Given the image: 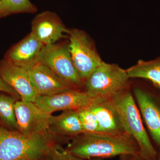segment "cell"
<instances>
[{"label": "cell", "instance_id": "obj_14", "mask_svg": "<svg viewBox=\"0 0 160 160\" xmlns=\"http://www.w3.org/2000/svg\"><path fill=\"white\" fill-rule=\"evenodd\" d=\"M89 108L97 118L98 133L109 135L126 133L113 98L93 101Z\"/></svg>", "mask_w": 160, "mask_h": 160}, {"label": "cell", "instance_id": "obj_17", "mask_svg": "<svg viewBox=\"0 0 160 160\" xmlns=\"http://www.w3.org/2000/svg\"><path fill=\"white\" fill-rule=\"evenodd\" d=\"M18 99L0 92V123L1 126L11 130L18 131L15 112V104Z\"/></svg>", "mask_w": 160, "mask_h": 160}, {"label": "cell", "instance_id": "obj_20", "mask_svg": "<svg viewBox=\"0 0 160 160\" xmlns=\"http://www.w3.org/2000/svg\"><path fill=\"white\" fill-rule=\"evenodd\" d=\"M45 160H85L73 155L64 148L62 144L55 143L50 147L44 158Z\"/></svg>", "mask_w": 160, "mask_h": 160}, {"label": "cell", "instance_id": "obj_26", "mask_svg": "<svg viewBox=\"0 0 160 160\" xmlns=\"http://www.w3.org/2000/svg\"><path fill=\"white\" fill-rule=\"evenodd\" d=\"M0 126H1V123H0Z\"/></svg>", "mask_w": 160, "mask_h": 160}, {"label": "cell", "instance_id": "obj_1", "mask_svg": "<svg viewBox=\"0 0 160 160\" xmlns=\"http://www.w3.org/2000/svg\"><path fill=\"white\" fill-rule=\"evenodd\" d=\"M65 149L85 160L140 154L137 143L126 132L119 135L83 132L72 138Z\"/></svg>", "mask_w": 160, "mask_h": 160}, {"label": "cell", "instance_id": "obj_2", "mask_svg": "<svg viewBox=\"0 0 160 160\" xmlns=\"http://www.w3.org/2000/svg\"><path fill=\"white\" fill-rule=\"evenodd\" d=\"M68 142L49 132L27 136L0 126V160H41L53 144Z\"/></svg>", "mask_w": 160, "mask_h": 160}, {"label": "cell", "instance_id": "obj_12", "mask_svg": "<svg viewBox=\"0 0 160 160\" xmlns=\"http://www.w3.org/2000/svg\"><path fill=\"white\" fill-rule=\"evenodd\" d=\"M28 71L31 82L39 96L52 95L75 89L41 63H37Z\"/></svg>", "mask_w": 160, "mask_h": 160}, {"label": "cell", "instance_id": "obj_22", "mask_svg": "<svg viewBox=\"0 0 160 160\" xmlns=\"http://www.w3.org/2000/svg\"><path fill=\"white\" fill-rule=\"evenodd\" d=\"M120 160H147L144 158L140 154H123L119 156Z\"/></svg>", "mask_w": 160, "mask_h": 160}, {"label": "cell", "instance_id": "obj_11", "mask_svg": "<svg viewBox=\"0 0 160 160\" xmlns=\"http://www.w3.org/2000/svg\"><path fill=\"white\" fill-rule=\"evenodd\" d=\"M44 45L30 32L7 52L4 59L29 71L39 62Z\"/></svg>", "mask_w": 160, "mask_h": 160}, {"label": "cell", "instance_id": "obj_9", "mask_svg": "<svg viewBox=\"0 0 160 160\" xmlns=\"http://www.w3.org/2000/svg\"><path fill=\"white\" fill-rule=\"evenodd\" d=\"M69 31L61 18L52 12H41L32 21L31 32L44 46L58 42L68 36Z\"/></svg>", "mask_w": 160, "mask_h": 160}, {"label": "cell", "instance_id": "obj_19", "mask_svg": "<svg viewBox=\"0 0 160 160\" xmlns=\"http://www.w3.org/2000/svg\"><path fill=\"white\" fill-rule=\"evenodd\" d=\"M78 111L83 132L98 133L99 127L97 118L89 107Z\"/></svg>", "mask_w": 160, "mask_h": 160}, {"label": "cell", "instance_id": "obj_16", "mask_svg": "<svg viewBox=\"0 0 160 160\" xmlns=\"http://www.w3.org/2000/svg\"><path fill=\"white\" fill-rule=\"evenodd\" d=\"M126 72L129 78L149 80L160 89V58L150 61L140 60Z\"/></svg>", "mask_w": 160, "mask_h": 160}, {"label": "cell", "instance_id": "obj_24", "mask_svg": "<svg viewBox=\"0 0 160 160\" xmlns=\"http://www.w3.org/2000/svg\"><path fill=\"white\" fill-rule=\"evenodd\" d=\"M157 160H160V152L158 153V159Z\"/></svg>", "mask_w": 160, "mask_h": 160}, {"label": "cell", "instance_id": "obj_15", "mask_svg": "<svg viewBox=\"0 0 160 160\" xmlns=\"http://www.w3.org/2000/svg\"><path fill=\"white\" fill-rule=\"evenodd\" d=\"M78 110H66L59 115L52 116L48 131L54 135L70 140L83 133Z\"/></svg>", "mask_w": 160, "mask_h": 160}, {"label": "cell", "instance_id": "obj_21", "mask_svg": "<svg viewBox=\"0 0 160 160\" xmlns=\"http://www.w3.org/2000/svg\"><path fill=\"white\" fill-rule=\"evenodd\" d=\"M0 92L12 96L18 100H21V98L19 94L3 79L1 76H0Z\"/></svg>", "mask_w": 160, "mask_h": 160}, {"label": "cell", "instance_id": "obj_10", "mask_svg": "<svg viewBox=\"0 0 160 160\" xmlns=\"http://www.w3.org/2000/svg\"><path fill=\"white\" fill-rule=\"evenodd\" d=\"M0 76L20 96L21 100L35 102L39 96L26 69L4 59L0 60Z\"/></svg>", "mask_w": 160, "mask_h": 160}, {"label": "cell", "instance_id": "obj_6", "mask_svg": "<svg viewBox=\"0 0 160 160\" xmlns=\"http://www.w3.org/2000/svg\"><path fill=\"white\" fill-rule=\"evenodd\" d=\"M68 37L72 62L84 82L102 61L85 32L77 29H69Z\"/></svg>", "mask_w": 160, "mask_h": 160}, {"label": "cell", "instance_id": "obj_7", "mask_svg": "<svg viewBox=\"0 0 160 160\" xmlns=\"http://www.w3.org/2000/svg\"><path fill=\"white\" fill-rule=\"evenodd\" d=\"M18 131L27 136L48 132L52 115L40 109L34 102L18 100L15 104Z\"/></svg>", "mask_w": 160, "mask_h": 160}, {"label": "cell", "instance_id": "obj_3", "mask_svg": "<svg viewBox=\"0 0 160 160\" xmlns=\"http://www.w3.org/2000/svg\"><path fill=\"white\" fill-rule=\"evenodd\" d=\"M126 70L102 62L84 82L83 91L93 101L111 99L127 90Z\"/></svg>", "mask_w": 160, "mask_h": 160}, {"label": "cell", "instance_id": "obj_25", "mask_svg": "<svg viewBox=\"0 0 160 160\" xmlns=\"http://www.w3.org/2000/svg\"><path fill=\"white\" fill-rule=\"evenodd\" d=\"M41 160H45L44 159V158L43 159Z\"/></svg>", "mask_w": 160, "mask_h": 160}, {"label": "cell", "instance_id": "obj_27", "mask_svg": "<svg viewBox=\"0 0 160 160\" xmlns=\"http://www.w3.org/2000/svg\"><path fill=\"white\" fill-rule=\"evenodd\" d=\"M1 1H2V0H0V2H1Z\"/></svg>", "mask_w": 160, "mask_h": 160}, {"label": "cell", "instance_id": "obj_13", "mask_svg": "<svg viewBox=\"0 0 160 160\" xmlns=\"http://www.w3.org/2000/svg\"><path fill=\"white\" fill-rule=\"evenodd\" d=\"M134 93L152 138L160 147V98L140 88L135 89Z\"/></svg>", "mask_w": 160, "mask_h": 160}, {"label": "cell", "instance_id": "obj_4", "mask_svg": "<svg viewBox=\"0 0 160 160\" xmlns=\"http://www.w3.org/2000/svg\"><path fill=\"white\" fill-rule=\"evenodd\" d=\"M124 130L137 143L141 155L147 160H157L155 149L146 129L134 98L128 90L113 98Z\"/></svg>", "mask_w": 160, "mask_h": 160}, {"label": "cell", "instance_id": "obj_5", "mask_svg": "<svg viewBox=\"0 0 160 160\" xmlns=\"http://www.w3.org/2000/svg\"><path fill=\"white\" fill-rule=\"evenodd\" d=\"M39 62L47 66L75 89L83 88L84 82L75 67L68 42L44 46Z\"/></svg>", "mask_w": 160, "mask_h": 160}, {"label": "cell", "instance_id": "obj_8", "mask_svg": "<svg viewBox=\"0 0 160 160\" xmlns=\"http://www.w3.org/2000/svg\"><path fill=\"white\" fill-rule=\"evenodd\" d=\"M93 100L81 89H72L52 95L39 96L35 103L49 114L59 111L79 110L89 107Z\"/></svg>", "mask_w": 160, "mask_h": 160}, {"label": "cell", "instance_id": "obj_18", "mask_svg": "<svg viewBox=\"0 0 160 160\" xmlns=\"http://www.w3.org/2000/svg\"><path fill=\"white\" fill-rule=\"evenodd\" d=\"M37 6L30 0H2L0 2V18L16 13H35Z\"/></svg>", "mask_w": 160, "mask_h": 160}, {"label": "cell", "instance_id": "obj_23", "mask_svg": "<svg viewBox=\"0 0 160 160\" xmlns=\"http://www.w3.org/2000/svg\"><path fill=\"white\" fill-rule=\"evenodd\" d=\"M103 159L102 158H93L87 160H103Z\"/></svg>", "mask_w": 160, "mask_h": 160}]
</instances>
